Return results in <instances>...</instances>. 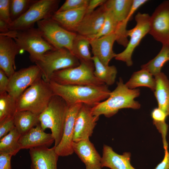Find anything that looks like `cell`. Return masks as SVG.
<instances>
[{
	"label": "cell",
	"instance_id": "1",
	"mask_svg": "<svg viewBox=\"0 0 169 169\" xmlns=\"http://www.w3.org/2000/svg\"><path fill=\"white\" fill-rule=\"evenodd\" d=\"M54 95L61 97L68 106L78 103L92 107L107 99L111 91L105 84L99 86L63 85L50 81Z\"/></svg>",
	"mask_w": 169,
	"mask_h": 169
},
{
	"label": "cell",
	"instance_id": "2",
	"mask_svg": "<svg viewBox=\"0 0 169 169\" xmlns=\"http://www.w3.org/2000/svg\"><path fill=\"white\" fill-rule=\"evenodd\" d=\"M117 84L116 87L111 92L107 99L92 107V112L94 116L99 118L100 115H103L109 118L122 109H138L140 108V104L135 100L139 96L140 90L128 88L121 78Z\"/></svg>",
	"mask_w": 169,
	"mask_h": 169
},
{
	"label": "cell",
	"instance_id": "3",
	"mask_svg": "<svg viewBox=\"0 0 169 169\" xmlns=\"http://www.w3.org/2000/svg\"><path fill=\"white\" fill-rule=\"evenodd\" d=\"M0 33L12 38L21 50L29 54V59L33 63L40 60L47 52L56 49L43 38L38 28L9 30Z\"/></svg>",
	"mask_w": 169,
	"mask_h": 169
},
{
	"label": "cell",
	"instance_id": "4",
	"mask_svg": "<svg viewBox=\"0 0 169 169\" xmlns=\"http://www.w3.org/2000/svg\"><path fill=\"white\" fill-rule=\"evenodd\" d=\"M54 95L49 82L40 78L28 88L18 100L17 111L28 110L40 115L46 108Z\"/></svg>",
	"mask_w": 169,
	"mask_h": 169
},
{
	"label": "cell",
	"instance_id": "5",
	"mask_svg": "<svg viewBox=\"0 0 169 169\" xmlns=\"http://www.w3.org/2000/svg\"><path fill=\"white\" fill-rule=\"evenodd\" d=\"M68 106L60 97L54 95L45 110L39 115L40 125L44 131L49 128L56 146L61 139Z\"/></svg>",
	"mask_w": 169,
	"mask_h": 169
},
{
	"label": "cell",
	"instance_id": "6",
	"mask_svg": "<svg viewBox=\"0 0 169 169\" xmlns=\"http://www.w3.org/2000/svg\"><path fill=\"white\" fill-rule=\"evenodd\" d=\"M94 71L93 61H80L77 66L55 72L50 81L63 85L99 86L105 84L95 77Z\"/></svg>",
	"mask_w": 169,
	"mask_h": 169
},
{
	"label": "cell",
	"instance_id": "7",
	"mask_svg": "<svg viewBox=\"0 0 169 169\" xmlns=\"http://www.w3.org/2000/svg\"><path fill=\"white\" fill-rule=\"evenodd\" d=\"M35 64L41 70L43 79L49 82L55 72L77 66L80 62L69 50L62 48L47 52Z\"/></svg>",
	"mask_w": 169,
	"mask_h": 169
},
{
	"label": "cell",
	"instance_id": "8",
	"mask_svg": "<svg viewBox=\"0 0 169 169\" xmlns=\"http://www.w3.org/2000/svg\"><path fill=\"white\" fill-rule=\"evenodd\" d=\"M60 1L37 0L22 16L9 25V30H22L33 28L38 21L51 18Z\"/></svg>",
	"mask_w": 169,
	"mask_h": 169
},
{
	"label": "cell",
	"instance_id": "9",
	"mask_svg": "<svg viewBox=\"0 0 169 169\" xmlns=\"http://www.w3.org/2000/svg\"><path fill=\"white\" fill-rule=\"evenodd\" d=\"M37 23L42 37L49 44L56 49L65 48L71 52L76 33L66 30L51 18Z\"/></svg>",
	"mask_w": 169,
	"mask_h": 169
},
{
	"label": "cell",
	"instance_id": "10",
	"mask_svg": "<svg viewBox=\"0 0 169 169\" xmlns=\"http://www.w3.org/2000/svg\"><path fill=\"white\" fill-rule=\"evenodd\" d=\"M150 17L147 13L139 12L136 15L135 26L128 30L127 32L130 40L125 49L122 52L116 54L115 57L116 60L125 62L128 66L132 65V56L134 50L143 38L149 33Z\"/></svg>",
	"mask_w": 169,
	"mask_h": 169
},
{
	"label": "cell",
	"instance_id": "11",
	"mask_svg": "<svg viewBox=\"0 0 169 169\" xmlns=\"http://www.w3.org/2000/svg\"><path fill=\"white\" fill-rule=\"evenodd\" d=\"M41 78V70L36 64L21 69L9 78L7 93L18 100L28 88Z\"/></svg>",
	"mask_w": 169,
	"mask_h": 169
},
{
	"label": "cell",
	"instance_id": "12",
	"mask_svg": "<svg viewBox=\"0 0 169 169\" xmlns=\"http://www.w3.org/2000/svg\"><path fill=\"white\" fill-rule=\"evenodd\" d=\"M149 33L162 45H169V0L160 4L150 16Z\"/></svg>",
	"mask_w": 169,
	"mask_h": 169
},
{
	"label": "cell",
	"instance_id": "13",
	"mask_svg": "<svg viewBox=\"0 0 169 169\" xmlns=\"http://www.w3.org/2000/svg\"><path fill=\"white\" fill-rule=\"evenodd\" d=\"M83 104L78 103L68 106L63 129L62 136L55 150L59 156H65L74 152L72 147L75 121Z\"/></svg>",
	"mask_w": 169,
	"mask_h": 169
},
{
	"label": "cell",
	"instance_id": "14",
	"mask_svg": "<svg viewBox=\"0 0 169 169\" xmlns=\"http://www.w3.org/2000/svg\"><path fill=\"white\" fill-rule=\"evenodd\" d=\"M92 107L82 104L76 117L74 127V142L89 140L99 118L94 116Z\"/></svg>",
	"mask_w": 169,
	"mask_h": 169
},
{
	"label": "cell",
	"instance_id": "15",
	"mask_svg": "<svg viewBox=\"0 0 169 169\" xmlns=\"http://www.w3.org/2000/svg\"><path fill=\"white\" fill-rule=\"evenodd\" d=\"M21 50L12 38L0 33V69L9 78L15 72V58Z\"/></svg>",
	"mask_w": 169,
	"mask_h": 169
},
{
	"label": "cell",
	"instance_id": "16",
	"mask_svg": "<svg viewBox=\"0 0 169 169\" xmlns=\"http://www.w3.org/2000/svg\"><path fill=\"white\" fill-rule=\"evenodd\" d=\"M54 142V139L52 134L45 132L40 123L21 135L19 140L21 149L49 147Z\"/></svg>",
	"mask_w": 169,
	"mask_h": 169
},
{
	"label": "cell",
	"instance_id": "17",
	"mask_svg": "<svg viewBox=\"0 0 169 169\" xmlns=\"http://www.w3.org/2000/svg\"><path fill=\"white\" fill-rule=\"evenodd\" d=\"M104 4L92 13L85 15L76 28L75 32L77 34L90 38L98 33L105 18V8Z\"/></svg>",
	"mask_w": 169,
	"mask_h": 169
},
{
	"label": "cell",
	"instance_id": "18",
	"mask_svg": "<svg viewBox=\"0 0 169 169\" xmlns=\"http://www.w3.org/2000/svg\"><path fill=\"white\" fill-rule=\"evenodd\" d=\"M89 39L93 56L97 57L105 65H108L110 62L115 58L116 54L113 49L114 44L116 40L115 33Z\"/></svg>",
	"mask_w": 169,
	"mask_h": 169
},
{
	"label": "cell",
	"instance_id": "19",
	"mask_svg": "<svg viewBox=\"0 0 169 169\" xmlns=\"http://www.w3.org/2000/svg\"><path fill=\"white\" fill-rule=\"evenodd\" d=\"M31 169H57L58 155L55 147L32 148L29 150Z\"/></svg>",
	"mask_w": 169,
	"mask_h": 169
},
{
	"label": "cell",
	"instance_id": "20",
	"mask_svg": "<svg viewBox=\"0 0 169 169\" xmlns=\"http://www.w3.org/2000/svg\"><path fill=\"white\" fill-rule=\"evenodd\" d=\"M72 145L74 152L85 164L86 169H102L101 157L89 140L73 141Z\"/></svg>",
	"mask_w": 169,
	"mask_h": 169
},
{
	"label": "cell",
	"instance_id": "21",
	"mask_svg": "<svg viewBox=\"0 0 169 169\" xmlns=\"http://www.w3.org/2000/svg\"><path fill=\"white\" fill-rule=\"evenodd\" d=\"M131 154L125 152L119 155L115 152L112 148L107 145L103 146L101 157L102 167L111 169H136L131 164Z\"/></svg>",
	"mask_w": 169,
	"mask_h": 169
},
{
	"label": "cell",
	"instance_id": "22",
	"mask_svg": "<svg viewBox=\"0 0 169 169\" xmlns=\"http://www.w3.org/2000/svg\"><path fill=\"white\" fill-rule=\"evenodd\" d=\"M87 7L61 12H55L51 18L61 27L70 32H75L84 17Z\"/></svg>",
	"mask_w": 169,
	"mask_h": 169
},
{
	"label": "cell",
	"instance_id": "23",
	"mask_svg": "<svg viewBox=\"0 0 169 169\" xmlns=\"http://www.w3.org/2000/svg\"><path fill=\"white\" fill-rule=\"evenodd\" d=\"M154 77L156 86L154 92L158 107L169 115V80L161 72Z\"/></svg>",
	"mask_w": 169,
	"mask_h": 169
},
{
	"label": "cell",
	"instance_id": "24",
	"mask_svg": "<svg viewBox=\"0 0 169 169\" xmlns=\"http://www.w3.org/2000/svg\"><path fill=\"white\" fill-rule=\"evenodd\" d=\"M39 115L28 110L18 111L13 117L15 127L21 135L40 123Z\"/></svg>",
	"mask_w": 169,
	"mask_h": 169
},
{
	"label": "cell",
	"instance_id": "25",
	"mask_svg": "<svg viewBox=\"0 0 169 169\" xmlns=\"http://www.w3.org/2000/svg\"><path fill=\"white\" fill-rule=\"evenodd\" d=\"M92 60L94 64V74L95 77L107 86L113 84L117 73L116 67L114 65H105L95 56H92Z\"/></svg>",
	"mask_w": 169,
	"mask_h": 169
},
{
	"label": "cell",
	"instance_id": "26",
	"mask_svg": "<svg viewBox=\"0 0 169 169\" xmlns=\"http://www.w3.org/2000/svg\"><path fill=\"white\" fill-rule=\"evenodd\" d=\"M125 84L131 89L143 86L149 88L154 92L156 88V82L155 78L150 73L146 70L141 69L134 72Z\"/></svg>",
	"mask_w": 169,
	"mask_h": 169
},
{
	"label": "cell",
	"instance_id": "27",
	"mask_svg": "<svg viewBox=\"0 0 169 169\" xmlns=\"http://www.w3.org/2000/svg\"><path fill=\"white\" fill-rule=\"evenodd\" d=\"M90 46V40L88 38L77 34L73 42L71 52L80 62L92 61Z\"/></svg>",
	"mask_w": 169,
	"mask_h": 169
},
{
	"label": "cell",
	"instance_id": "28",
	"mask_svg": "<svg viewBox=\"0 0 169 169\" xmlns=\"http://www.w3.org/2000/svg\"><path fill=\"white\" fill-rule=\"evenodd\" d=\"M21 134L15 127L0 140V153L14 156L21 150L19 140Z\"/></svg>",
	"mask_w": 169,
	"mask_h": 169
},
{
	"label": "cell",
	"instance_id": "29",
	"mask_svg": "<svg viewBox=\"0 0 169 169\" xmlns=\"http://www.w3.org/2000/svg\"><path fill=\"white\" fill-rule=\"evenodd\" d=\"M169 60V45H162V47L157 55L147 63L141 66L154 76L161 72L164 64Z\"/></svg>",
	"mask_w": 169,
	"mask_h": 169
},
{
	"label": "cell",
	"instance_id": "30",
	"mask_svg": "<svg viewBox=\"0 0 169 169\" xmlns=\"http://www.w3.org/2000/svg\"><path fill=\"white\" fill-rule=\"evenodd\" d=\"M17 101L7 92L0 94V122L13 117L17 111Z\"/></svg>",
	"mask_w": 169,
	"mask_h": 169
},
{
	"label": "cell",
	"instance_id": "31",
	"mask_svg": "<svg viewBox=\"0 0 169 169\" xmlns=\"http://www.w3.org/2000/svg\"><path fill=\"white\" fill-rule=\"evenodd\" d=\"M153 124L161 134L164 150L168 149V143L166 140L168 125L166 122V114L158 107L154 109L151 113Z\"/></svg>",
	"mask_w": 169,
	"mask_h": 169
},
{
	"label": "cell",
	"instance_id": "32",
	"mask_svg": "<svg viewBox=\"0 0 169 169\" xmlns=\"http://www.w3.org/2000/svg\"><path fill=\"white\" fill-rule=\"evenodd\" d=\"M37 1L10 0V13L11 22L23 15Z\"/></svg>",
	"mask_w": 169,
	"mask_h": 169
},
{
	"label": "cell",
	"instance_id": "33",
	"mask_svg": "<svg viewBox=\"0 0 169 169\" xmlns=\"http://www.w3.org/2000/svg\"><path fill=\"white\" fill-rule=\"evenodd\" d=\"M105 18L103 24L98 33L94 36L90 38V39L98 38L115 33L116 30L118 23L112 12L109 9L106 8L105 7Z\"/></svg>",
	"mask_w": 169,
	"mask_h": 169
},
{
	"label": "cell",
	"instance_id": "34",
	"mask_svg": "<svg viewBox=\"0 0 169 169\" xmlns=\"http://www.w3.org/2000/svg\"><path fill=\"white\" fill-rule=\"evenodd\" d=\"M89 0H66L56 12H61L87 7Z\"/></svg>",
	"mask_w": 169,
	"mask_h": 169
},
{
	"label": "cell",
	"instance_id": "35",
	"mask_svg": "<svg viewBox=\"0 0 169 169\" xmlns=\"http://www.w3.org/2000/svg\"><path fill=\"white\" fill-rule=\"evenodd\" d=\"M10 0H0V19L11 23L10 13Z\"/></svg>",
	"mask_w": 169,
	"mask_h": 169
},
{
	"label": "cell",
	"instance_id": "36",
	"mask_svg": "<svg viewBox=\"0 0 169 169\" xmlns=\"http://www.w3.org/2000/svg\"><path fill=\"white\" fill-rule=\"evenodd\" d=\"M13 117L0 122V139L15 128Z\"/></svg>",
	"mask_w": 169,
	"mask_h": 169
},
{
	"label": "cell",
	"instance_id": "37",
	"mask_svg": "<svg viewBox=\"0 0 169 169\" xmlns=\"http://www.w3.org/2000/svg\"><path fill=\"white\" fill-rule=\"evenodd\" d=\"M9 80L5 72L0 69V94L7 92Z\"/></svg>",
	"mask_w": 169,
	"mask_h": 169
},
{
	"label": "cell",
	"instance_id": "38",
	"mask_svg": "<svg viewBox=\"0 0 169 169\" xmlns=\"http://www.w3.org/2000/svg\"><path fill=\"white\" fill-rule=\"evenodd\" d=\"M12 156L0 153V169H12L11 159Z\"/></svg>",
	"mask_w": 169,
	"mask_h": 169
},
{
	"label": "cell",
	"instance_id": "39",
	"mask_svg": "<svg viewBox=\"0 0 169 169\" xmlns=\"http://www.w3.org/2000/svg\"><path fill=\"white\" fill-rule=\"evenodd\" d=\"M105 0H90L86 8L85 15L89 14L97 8H96L103 5L106 1Z\"/></svg>",
	"mask_w": 169,
	"mask_h": 169
},
{
	"label": "cell",
	"instance_id": "40",
	"mask_svg": "<svg viewBox=\"0 0 169 169\" xmlns=\"http://www.w3.org/2000/svg\"><path fill=\"white\" fill-rule=\"evenodd\" d=\"M154 169H169V152L168 149L165 150L163 159Z\"/></svg>",
	"mask_w": 169,
	"mask_h": 169
},
{
	"label": "cell",
	"instance_id": "41",
	"mask_svg": "<svg viewBox=\"0 0 169 169\" xmlns=\"http://www.w3.org/2000/svg\"><path fill=\"white\" fill-rule=\"evenodd\" d=\"M9 26L8 23L0 19V33H4L8 32L9 30Z\"/></svg>",
	"mask_w": 169,
	"mask_h": 169
}]
</instances>
